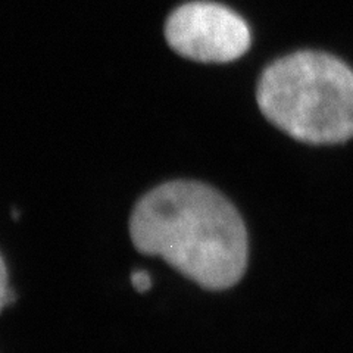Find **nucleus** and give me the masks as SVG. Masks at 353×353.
<instances>
[{
  "instance_id": "2",
  "label": "nucleus",
  "mask_w": 353,
  "mask_h": 353,
  "mask_svg": "<svg viewBox=\"0 0 353 353\" xmlns=\"http://www.w3.org/2000/svg\"><path fill=\"white\" fill-rule=\"evenodd\" d=\"M256 102L274 127L301 143L353 139V70L333 54L301 50L272 62L258 81Z\"/></svg>"
},
{
  "instance_id": "1",
  "label": "nucleus",
  "mask_w": 353,
  "mask_h": 353,
  "mask_svg": "<svg viewBox=\"0 0 353 353\" xmlns=\"http://www.w3.org/2000/svg\"><path fill=\"white\" fill-rule=\"evenodd\" d=\"M134 248L159 256L206 290L236 285L248 267V231L239 211L214 187L174 180L154 187L130 218Z\"/></svg>"
},
{
  "instance_id": "3",
  "label": "nucleus",
  "mask_w": 353,
  "mask_h": 353,
  "mask_svg": "<svg viewBox=\"0 0 353 353\" xmlns=\"http://www.w3.org/2000/svg\"><path fill=\"white\" fill-rule=\"evenodd\" d=\"M165 37L181 57L203 63H225L243 57L250 46L246 21L212 2H190L175 9Z\"/></svg>"
},
{
  "instance_id": "5",
  "label": "nucleus",
  "mask_w": 353,
  "mask_h": 353,
  "mask_svg": "<svg viewBox=\"0 0 353 353\" xmlns=\"http://www.w3.org/2000/svg\"><path fill=\"white\" fill-rule=\"evenodd\" d=\"M14 302V292L8 287V271L5 261L2 262V309Z\"/></svg>"
},
{
  "instance_id": "4",
  "label": "nucleus",
  "mask_w": 353,
  "mask_h": 353,
  "mask_svg": "<svg viewBox=\"0 0 353 353\" xmlns=\"http://www.w3.org/2000/svg\"><path fill=\"white\" fill-rule=\"evenodd\" d=\"M131 284L134 287L136 292L146 293L152 287V277L143 270H137L131 274Z\"/></svg>"
}]
</instances>
